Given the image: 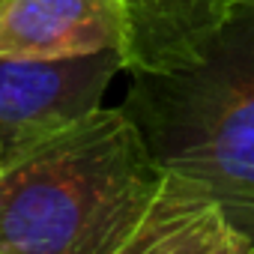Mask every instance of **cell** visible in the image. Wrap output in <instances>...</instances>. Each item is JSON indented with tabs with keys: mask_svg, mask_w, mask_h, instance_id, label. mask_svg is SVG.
Returning <instances> with one entry per match:
<instances>
[{
	"mask_svg": "<svg viewBox=\"0 0 254 254\" xmlns=\"http://www.w3.org/2000/svg\"><path fill=\"white\" fill-rule=\"evenodd\" d=\"M162 168L123 108L12 153L0 171V254H123Z\"/></svg>",
	"mask_w": 254,
	"mask_h": 254,
	"instance_id": "obj_1",
	"label": "cell"
},
{
	"mask_svg": "<svg viewBox=\"0 0 254 254\" xmlns=\"http://www.w3.org/2000/svg\"><path fill=\"white\" fill-rule=\"evenodd\" d=\"M129 75L120 108L156 165L212 191L254 242V3L233 6L191 63Z\"/></svg>",
	"mask_w": 254,
	"mask_h": 254,
	"instance_id": "obj_2",
	"label": "cell"
},
{
	"mask_svg": "<svg viewBox=\"0 0 254 254\" xmlns=\"http://www.w3.org/2000/svg\"><path fill=\"white\" fill-rule=\"evenodd\" d=\"M120 48L72 57H0V144L3 159L102 108L123 72Z\"/></svg>",
	"mask_w": 254,
	"mask_h": 254,
	"instance_id": "obj_3",
	"label": "cell"
},
{
	"mask_svg": "<svg viewBox=\"0 0 254 254\" xmlns=\"http://www.w3.org/2000/svg\"><path fill=\"white\" fill-rule=\"evenodd\" d=\"M123 254H254V242L212 191L162 171Z\"/></svg>",
	"mask_w": 254,
	"mask_h": 254,
	"instance_id": "obj_4",
	"label": "cell"
},
{
	"mask_svg": "<svg viewBox=\"0 0 254 254\" xmlns=\"http://www.w3.org/2000/svg\"><path fill=\"white\" fill-rule=\"evenodd\" d=\"M120 0H0V57H72L123 48Z\"/></svg>",
	"mask_w": 254,
	"mask_h": 254,
	"instance_id": "obj_5",
	"label": "cell"
},
{
	"mask_svg": "<svg viewBox=\"0 0 254 254\" xmlns=\"http://www.w3.org/2000/svg\"><path fill=\"white\" fill-rule=\"evenodd\" d=\"M126 72H165L191 63L233 12L230 0H120Z\"/></svg>",
	"mask_w": 254,
	"mask_h": 254,
	"instance_id": "obj_6",
	"label": "cell"
},
{
	"mask_svg": "<svg viewBox=\"0 0 254 254\" xmlns=\"http://www.w3.org/2000/svg\"><path fill=\"white\" fill-rule=\"evenodd\" d=\"M233 6H242V3H254V0H230Z\"/></svg>",
	"mask_w": 254,
	"mask_h": 254,
	"instance_id": "obj_7",
	"label": "cell"
},
{
	"mask_svg": "<svg viewBox=\"0 0 254 254\" xmlns=\"http://www.w3.org/2000/svg\"><path fill=\"white\" fill-rule=\"evenodd\" d=\"M0 171H3V144H0Z\"/></svg>",
	"mask_w": 254,
	"mask_h": 254,
	"instance_id": "obj_8",
	"label": "cell"
}]
</instances>
